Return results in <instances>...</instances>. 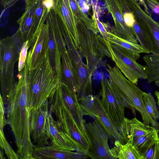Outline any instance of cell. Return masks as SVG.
<instances>
[{"label": "cell", "mask_w": 159, "mask_h": 159, "mask_svg": "<svg viewBox=\"0 0 159 159\" xmlns=\"http://www.w3.org/2000/svg\"><path fill=\"white\" fill-rule=\"evenodd\" d=\"M155 95L157 98V101H159V91H156L155 92Z\"/></svg>", "instance_id": "39"}, {"label": "cell", "mask_w": 159, "mask_h": 159, "mask_svg": "<svg viewBox=\"0 0 159 159\" xmlns=\"http://www.w3.org/2000/svg\"><path fill=\"white\" fill-rule=\"evenodd\" d=\"M29 49V41L27 40L23 43L19 53L18 64L19 72L22 70L26 64L27 51Z\"/></svg>", "instance_id": "33"}, {"label": "cell", "mask_w": 159, "mask_h": 159, "mask_svg": "<svg viewBox=\"0 0 159 159\" xmlns=\"http://www.w3.org/2000/svg\"><path fill=\"white\" fill-rule=\"evenodd\" d=\"M143 99L146 109L149 115L154 120H159V111L156 102L150 93L143 92Z\"/></svg>", "instance_id": "29"}, {"label": "cell", "mask_w": 159, "mask_h": 159, "mask_svg": "<svg viewBox=\"0 0 159 159\" xmlns=\"http://www.w3.org/2000/svg\"><path fill=\"white\" fill-rule=\"evenodd\" d=\"M107 66L110 81L116 88L134 114L135 115V110H137L141 114L145 124L158 129L159 123L151 117L144 105L143 99V92L136 84L126 78L116 66L112 67L107 64Z\"/></svg>", "instance_id": "5"}, {"label": "cell", "mask_w": 159, "mask_h": 159, "mask_svg": "<svg viewBox=\"0 0 159 159\" xmlns=\"http://www.w3.org/2000/svg\"><path fill=\"white\" fill-rule=\"evenodd\" d=\"M108 40L136 61L139 58L141 54L150 53L148 50L140 44L122 39L111 32L109 33Z\"/></svg>", "instance_id": "23"}, {"label": "cell", "mask_w": 159, "mask_h": 159, "mask_svg": "<svg viewBox=\"0 0 159 159\" xmlns=\"http://www.w3.org/2000/svg\"><path fill=\"white\" fill-rule=\"evenodd\" d=\"M143 59L148 70V83L159 80V57L149 53L143 56Z\"/></svg>", "instance_id": "27"}, {"label": "cell", "mask_w": 159, "mask_h": 159, "mask_svg": "<svg viewBox=\"0 0 159 159\" xmlns=\"http://www.w3.org/2000/svg\"><path fill=\"white\" fill-rule=\"evenodd\" d=\"M111 152L115 159H143L137 148L129 142L123 144L118 141H115Z\"/></svg>", "instance_id": "25"}, {"label": "cell", "mask_w": 159, "mask_h": 159, "mask_svg": "<svg viewBox=\"0 0 159 159\" xmlns=\"http://www.w3.org/2000/svg\"><path fill=\"white\" fill-rule=\"evenodd\" d=\"M48 23L49 28L48 54L49 61L53 69L61 82V52L58 43L53 29L48 22Z\"/></svg>", "instance_id": "24"}, {"label": "cell", "mask_w": 159, "mask_h": 159, "mask_svg": "<svg viewBox=\"0 0 159 159\" xmlns=\"http://www.w3.org/2000/svg\"><path fill=\"white\" fill-rule=\"evenodd\" d=\"M52 1L53 8L59 15V25L66 46H71L79 51L78 20L70 6L69 0Z\"/></svg>", "instance_id": "6"}, {"label": "cell", "mask_w": 159, "mask_h": 159, "mask_svg": "<svg viewBox=\"0 0 159 159\" xmlns=\"http://www.w3.org/2000/svg\"><path fill=\"white\" fill-rule=\"evenodd\" d=\"M147 6L156 14L159 15V0H144Z\"/></svg>", "instance_id": "34"}, {"label": "cell", "mask_w": 159, "mask_h": 159, "mask_svg": "<svg viewBox=\"0 0 159 159\" xmlns=\"http://www.w3.org/2000/svg\"><path fill=\"white\" fill-rule=\"evenodd\" d=\"M3 150L1 148L0 149V159H5V158L4 157L3 153Z\"/></svg>", "instance_id": "37"}, {"label": "cell", "mask_w": 159, "mask_h": 159, "mask_svg": "<svg viewBox=\"0 0 159 159\" xmlns=\"http://www.w3.org/2000/svg\"><path fill=\"white\" fill-rule=\"evenodd\" d=\"M114 22V26L111 28V32L116 35L131 42L138 43L134 30L125 24L120 11L111 0H103Z\"/></svg>", "instance_id": "20"}, {"label": "cell", "mask_w": 159, "mask_h": 159, "mask_svg": "<svg viewBox=\"0 0 159 159\" xmlns=\"http://www.w3.org/2000/svg\"><path fill=\"white\" fill-rule=\"evenodd\" d=\"M80 39L79 52L86 60L87 65L93 73L95 71L104 56L98 46L95 34L88 29L84 22L78 20Z\"/></svg>", "instance_id": "10"}, {"label": "cell", "mask_w": 159, "mask_h": 159, "mask_svg": "<svg viewBox=\"0 0 159 159\" xmlns=\"http://www.w3.org/2000/svg\"><path fill=\"white\" fill-rule=\"evenodd\" d=\"M19 0H2L1 3L4 11L13 6Z\"/></svg>", "instance_id": "36"}, {"label": "cell", "mask_w": 159, "mask_h": 159, "mask_svg": "<svg viewBox=\"0 0 159 159\" xmlns=\"http://www.w3.org/2000/svg\"><path fill=\"white\" fill-rule=\"evenodd\" d=\"M36 0H25L26 2V4H29L34 2Z\"/></svg>", "instance_id": "38"}, {"label": "cell", "mask_w": 159, "mask_h": 159, "mask_svg": "<svg viewBox=\"0 0 159 159\" xmlns=\"http://www.w3.org/2000/svg\"><path fill=\"white\" fill-rule=\"evenodd\" d=\"M46 128L47 136L51 141L52 145L65 150L80 152L77 144L63 131L49 111Z\"/></svg>", "instance_id": "16"}, {"label": "cell", "mask_w": 159, "mask_h": 159, "mask_svg": "<svg viewBox=\"0 0 159 159\" xmlns=\"http://www.w3.org/2000/svg\"><path fill=\"white\" fill-rule=\"evenodd\" d=\"M61 63V82L66 84L73 91L78 92V83L76 72L64 39L58 42Z\"/></svg>", "instance_id": "17"}, {"label": "cell", "mask_w": 159, "mask_h": 159, "mask_svg": "<svg viewBox=\"0 0 159 159\" xmlns=\"http://www.w3.org/2000/svg\"><path fill=\"white\" fill-rule=\"evenodd\" d=\"M49 111L63 131L77 144L80 152L86 155L91 145L89 138L82 133L62 98L59 84L50 96Z\"/></svg>", "instance_id": "3"}, {"label": "cell", "mask_w": 159, "mask_h": 159, "mask_svg": "<svg viewBox=\"0 0 159 159\" xmlns=\"http://www.w3.org/2000/svg\"><path fill=\"white\" fill-rule=\"evenodd\" d=\"M96 97L92 94L78 97V102L84 115L94 116V103Z\"/></svg>", "instance_id": "30"}, {"label": "cell", "mask_w": 159, "mask_h": 159, "mask_svg": "<svg viewBox=\"0 0 159 159\" xmlns=\"http://www.w3.org/2000/svg\"><path fill=\"white\" fill-rule=\"evenodd\" d=\"M157 104L159 107V101H157Z\"/></svg>", "instance_id": "41"}, {"label": "cell", "mask_w": 159, "mask_h": 159, "mask_svg": "<svg viewBox=\"0 0 159 159\" xmlns=\"http://www.w3.org/2000/svg\"><path fill=\"white\" fill-rule=\"evenodd\" d=\"M85 125L91 145L87 155L93 159H115L108 144L109 135L99 121L95 118Z\"/></svg>", "instance_id": "8"}, {"label": "cell", "mask_w": 159, "mask_h": 159, "mask_svg": "<svg viewBox=\"0 0 159 159\" xmlns=\"http://www.w3.org/2000/svg\"><path fill=\"white\" fill-rule=\"evenodd\" d=\"M23 44L20 33L18 30L13 36L0 40V97L5 106L9 92L17 83L14 78V66L19 59Z\"/></svg>", "instance_id": "4"}, {"label": "cell", "mask_w": 159, "mask_h": 159, "mask_svg": "<svg viewBox=\"0 0 159 159\" xmlns=\"http://www.w3.org/2000/svg\"><path fill=\"white\" fill-rule=\"evenodd\" d=\"M101 84L102 103L119 130L120 124L125 117V108H129V107L109 80L102 79L101 81Z\"/></svg>", "instance_id": "7"}, {"label": "cell", "mask_w": 159, "mask_h": 159, "mask_svg": "<svg viewBox=\"0 0 159 159\" xmlns=\"http://www.w3.org/2000/svg\"><path fill=\"white\" fill-rule=\"evenodd\" d=\"M111 59L129 80L137 84L138 80L147 79L148 70L146 66L137 62L122 50L109 41Z\"/></svg>", "instance_id": "9"}, {"label": "cell", "mask_w": 159, "mask_h": 159, "mask_svg": "<svg viewBox=\"0 0 159 159\" xmlns=\"http://www.w3.org/2000/svg\"><path fill=\"white\" fill-rule=\"evenodd\" d=\"M49 107L48 101L39 108L31 109L30 135L33 143L37 147L49 145L46 128Z\"/></svg>", "instance_id": "13"}, {"label": "cell", "mask_w": 159, "mask_h": 159, "mask_svg": "<svg viewBox=\"0 0 159 159\" xmlns=\"http://www.w3.org/2000/svg\"><path fill=\"white\" fill-rule=\"evenodd\" d=\"M127 1L143 32L150 48V53L159 57V23L141 8L138 1Z\"/></svg>", "instance_id": "11"}, {"label": "cell", "mask_w": 159, "mask_h": 159, "mask_svg": "<svg viewBox=\"0 0 159 159\" xmlns=\"http://www.w3.org/2000/svg\"><path fill=\"white\" fill-rule=\"evenodd\" d=\"M26 64L17 75L18 81L7 97L5 110L20 159H32L34 150L30 133L31 108Z\"/></svg>", "instance_id": "1"}, {"label": "cell", "mask_w": 159, "mask_h": 159, "mask_svg": "<svg viewBox=\"0 0 159 159\" xmlns=\"http://www.w3.org/2000/svg\"><path fill=\"white\" fill-rule=\"evenodd\" d=\"M0 138L1 148L5 152L8 158L20 159L19 156L14 152L7 142L4 134L3 129L2 128H0Z\"/></svg>", "instance_id": "32"}, {"label": "cell", "mask_w": 159, "mask_h": 159, "mask_svg": "<svg viewBox=\"0 0 159 159\" xmlns=\"http://www.w3.org/2000/svg\"><path fill=\"white\" fill-rule=\"evenodd\" d=\"M155 129L153 126L145 124L135 117L132 119L125 117L120 124L119 130L126 143L128 142L131 143L134 140Z\"/></svg>", "instance_id": "19"}, {"label": "cell", "mask_w": 159, "mask_h": 159, "mask_svg": "<svg viewBox=\"0 0 159 159\" xmlns=\"http://www.w3.org/2000/svg\"><path fill=\"white\" fill-rule=\"evenodd\" d=\"M158 129H155L147 134L139 137L132 142L134 146L141 153L151 143L159 137Z\"/></svg>", "instance_id": "28"}, {"label": "cell", "mask_w": 159, "mask_h": 159, "mask_svg": "<svg viewBox=\"0 0 159 159\" xmlns=\"http://www.w3.org/2000/svg\"><path fill=\"white\" fill-rule=\"evenodd\" d=\"M0 127L3 129L5 126L7 124V120L5 116L6 112L5 107L2 98L0 97Z\"/></svg>", "instance_id": "35"}, {"label": "cell", "mask_w": 159, "mask_h": 159, "mask_svg": "<svg viewBox=\"0 0 159 159\" xmlns=\"http://www.w3.org/2000/svg\"><path fill=\"white\" fill-rule=\"evenodd\" d=\"M60 85L61 94L64 101L70 111L80 130L88 138L85 130V122L83 119L84 115L79 103L77 93L71 90L63 83L61 82Z\"/></svg>", "instance_id": "21"}, {"label": "cell", "mask_w": 159, "mask_h": 159, "mask_svg": "<svg viewBox=\"0 0 159 159\" xmlns=\"http://www.w3.org/2000/svg\"><path fill=\"white\" fill-rule=\"evenodd\" d=\"M33 159H85L89 157L84 153L65 150L52 145L37 147L34 145Z\"/></svg>", "instance_id": "18"}, {"label": "cell", "mask_w": 159, "mask_h": 159, "mask_svg": "<svg viewBox=\"0 0 159 159\" xmlns=\"http://www.w3.org/2000/svg\"><path fill=\"white\" fill-rule=\"evenodd\" d=\"M27 77L31 109H38L48 101L61 82L51 65L48 54L36 69L28 71Z\"/></svg>", "instance_id": "2"}, {"label": "cell", "mask_w": 159, "mask_h": 159, "mask_svg": "<svg viewBox=\"0 0 159 159\" xmlns=\"http://www.w3.org/2000/svg\"><path fill=\"white\" fill-rule=\"evenodd\" d=\"M94 116L100 122L109 135V138L125 143L120 132L104 109L101 100L96 97L94 103Z\"/></svg>", "instance_id": "22"}, {"label": "cell", "mask_w": 159, "mask_h": 159, "mask_svg": "<svg viewBox=\"0 0 159 159\" xmlns=\"http://www.w3.org/2000/svg\"><path fill=\"white\" fill-rule=\"evenodd\" d=\"M66 47L72 60L78 79V96L91 94L93 73L87 64L83 61L82 56L78 50L71 46Z\"/></svg>", "instance_id": "15"}, {"label": "cell", "mask_w": 159, "mask_h": 159, "mask_svg": "<svg viewBox=\"0 0 159 159\" xmlns=\"http://www.w3.org/2000/svg\"><path fill=\"white\" fill-rule=\"evenodd\" d=\"M141 154L143 159H159V137L152 142Z\"/></svg>", "instance_id": "31"}, {"label": "cell", "mask_w": 159, "mask_h": 159, "mask_svg": "<svg viewBox=\"0 0 159 159\" xmlns=\"http://www.w3.org/2000/svg\"><path fill=\"white\" fill-rule=\"evenodd\" d=\"M49 13L48 11H44L38 34L28 53L26 64L28 72L38 67L48 54L49 28L47 19Z\"/></svg>", "instance_id": "12"}, {"label": "cell", "mask_w": 159, "mask_h": 159, "mask_svg": "<svg viewBox=\"0 0 159 159\" xmlns=\"http://www.w3.org/2000/svg\"><path fill=\"white\" fill-rule=\"evenodd\" d=\"M39 0L26 4L25 10L21 17L18 20V30L20 32L23 43L29 41V48L34 43L38 34L43 18L41 19L39 27L36 24L35 10Z\"/></svg>", "instance_id": "14"}, {"label": "cell", "mask_w": 159, "mask_h": 159, "mask_svg": "<svg viewBox=\"0 0 159 159\" xmlns=\"http://www.w3.org/2000/svg\"><path fill=\"white\" fill-rule=\"evenodd\" d=\"M154 82L157 86L159 88V80H156Z\"/></svg>", "instance_id": "40"}, {"label": "cell", "mask_w": 159, "mask_h": 159, "mask_svg": "<svg viewBox=\"0 0 159 159\" xmlns=\"http://www.w3.org/2000/svg\"><path fill=\"white\" fill-rule=\"evenodd\" d=\"M70 6L78 20L82 21L87 28L96 34L99 32L97 24L93 19L88 17L83 12L78 4L77 0H69Z\"/></svg>", "instance_id": "26"}]
</instances>
